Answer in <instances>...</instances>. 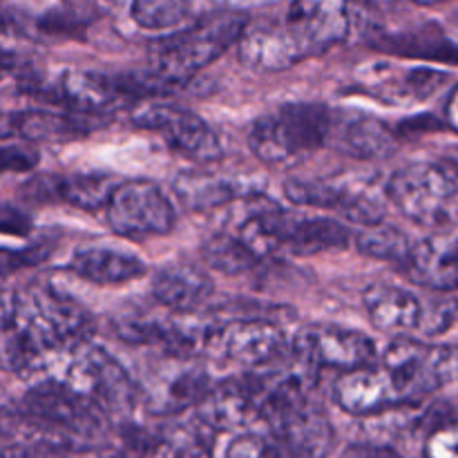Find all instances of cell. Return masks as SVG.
<instances>
[{
  "label": "cell",
  "instance_id": "7a4b0ae2",
  "mask_svg": "<svg viewBox=\"0 0 458 458\" xmlns=\"http://www.w3.org/2000/svg\"><path fill=\"white\" fill-rule=\"evenodd\" d=\"M249 27L242 12H217L201 18L195 25L157 40L150 47V67L170 88L188 83L199 70L217 61L231 45L240 43Z\"/></svg>",
  "mask_w": 458,
  "mask_h": 458
},
{
  "label": "cell",
  "instance_id": "5bb4252c",
  "mask_svg": "<svg viewBox=\"0 0 458 458\" xmlns=\"http://www.w3.org/2000/svg\"><path fill=\"white\" fill-rule=\"evenodd\" d=\"M116 183L106 173H74V174H43L27 183V197L38 201H63L74 208L106 210Z\"/></svg>",
  "mask_w": 458,
  "mask_h": 458
},
{
  "label": "cell",
  "instance_id": "9a60e30c",
  "mask_svg": "<svg viewBox=\"0 0 458 458\" xmlns=\"http://www.w3.org/2000/svg\"><path fill=\"white\" fill-rule=\"evenodd\" d=\"M362 304H365L371 325L383 334L396 335V338L419 334L420 318H423V300L411 291L396 284L376 282V284L367 286Z\"/></svg>",
  "mask_w": 458,
  "mask_h": 458
},
{
  "label": "cell",
  "instance_id": "74e56055",
  "mask_svg": "<svg viewBox=\"0 0 458 458\" xmlns=\"http://www.w3.org/2000/svg\"><path fill=\"white\" fill-rule=\"evenodd\" d=\"M447 123L458 132V89L452 94L450 103H447Z\"/></svg>",
  "mask_w": 458,
  "mask_h": 458
},
{
  "label": "cell",
  "instance_id": "ac0fdd59",
  "mask_svg": "<svg viewBox=\"0 0 458 458\" xmlns=\"http://www.w3.org/2000/svg\"><path fill=\"white\" fill-rule=\"evenodd\" d=\"M240 61L255 72H282L307 61L284 22L246 27L240 38Z\"/></svg>",
  "mask_w": 458,
  "mask_h": 458
},
{
  "label": "cell",
  "instance_id": "277c9868",
  "mask_svg": "<svg viewBox=\"0 0 458 458\" xmlns=\"http://www.w3.org/2000/svg\"><path fill=\"white\" fill-rule=\"evenodd\" d=\"M334 110L322 103H286L259 116L249 132V148L264 164H284L329 143Z\"/></svg>",
  "mask_w": 458,
  "mask_h": 458
},
{
  "label": "cell",
  "instance_id": "d6986e66",
  "mask_svg": "<svg viewBox=\"0 0 458 458\" xmlns=\"http://www.w3.org/2000/svg\"><path fill=\"white\" fill-rule=\"evenodd\" d=\"M407 277L432 291L458 289V235H432L416 242L405 267Z\"/></svg>",
  "mask_w": 458,
  "mask_h": 458
},
{
  "label": "cell",
  "instance_id": "8fae6325",
  "mask_svg": "<svg viewBox=\"0 0 458 458\" xmlns=\"http://www.w3.org/2000/svg\"><path fill=\"white\" fill-rule=\"evenodd\" d=\"M293 353L313 369H335L340 374L374 365L376 344L365 334L344 327L316 325L300 331L291 343Z\"/></svg>",
  "mask_w": 458,
  "mask_h": 458
},
{
  "label": "cell",
  "instance_id": "52a82bcc",
  "mask_svg": "<svg viewBox=\"0 0 458 458\" xmlns=\"http://www.w3.org/2000/svg\"><path fill=\"white\" fill-rule=\"evenodd\" d=\"M56 380L83 394L106 414L130 411L137 403H141L137 380L121 367L116 358L94 344H83L70 353L65 376Z\"/></svg>",
  "mask_w": 458,
  "mask_h": 458
},
{
  "label": "cell",
  "instance_id": "836d02e7",
  "mask_svg": "<svg viewBox=\"0 0 458 458\" xmlns=\"http://www.w3.org/2000/svg\"><path fill=\"white\" fill-rule=\"evenodd\" d=\"M344 458H403L392 447L383 445H356L347 452Z\"/></svg>",
  "mask_w": 458,
  "mask_h": 458
},
{
  "label": "cell",
  "instance_id": "7402d4cb",
  "mask_svg": "<svg viewBox=\"0 0 458 458\" xmlns=\"http://www.w3.org/2000/svg\"><path fill=\"white\" fill-rule=\"evenodd\" d=\"M92 132V125L79 112L25 110L18 112V139L34 143H67Z\"/></svg>",
  "mask_w": 458,
  "mask_h": 458
},
{
  "label": "cell",
  "instance_id": "4316f807",
  "mask_svg": "<svg viewBox=\"0 0 458 458\" xmlns=\"http://www.w3.org/2000/svg\"><path fill=\"white\" fill-rule=\"evenodd\" d=\"M191 0H132V18L152 31L173 30L191 16Z\"/></svg>",
  "mask_w": 458,
  "mask_h": 458
},
{
  "label": "cell",
  "instance_id": "ffe728a7",
  "mask_svg": "<svg viewBox=\"0 0 458 458\" xmlns=\"http://www.w3.org/2000/svg\"><path fill=\"white\" fill-rule=\"evenodd\" d=\"M213 291L210 276L195 264H170L152 280V298L173 313H192Z\"/></svg>",
  "mask_w": 458,
  "mask_h": 458
},
{
  "label": "cell",
  "instance_id": "e0dca14e",
  "mask_svg": "<svg viewBox=\"0 0 458 458\" xmlns=\"http://www.w3.org/2000/svg\"><path fill=\"white\" fill-rule=\"evenodd\" d=\"M195 410L197 416L215 432L246 428L259 420V403L249 376L213 385Z\"/></svg>",
  "mask_w": 458,
  "mask_h": 458
},
{
  "label": "cell",
  "instance_id": "1f68e13d",
  "mask_svg": "<svg viewBox=\"0 0 458 458\" xmlns=\"http://www.w3.org/2000/svg\"><path fill=\"white\" fill-rule=\"evenodd\" d=\"M43 258L45 253H40L38 249H4V246H0V277L31 267V264L40 262Z\"/></svg>",
  "mask_w": 458,
  "mask_h": 458
},
{
  "label": "cell",
  "instance_id": "cb8c5ba5",
  "mask_svg": "<svg viewBox=\"0 0 458 458\" xmlns=\"http://www.w3.org/2000/svg\"><path fill=\"white\" fill-rule=\"evenodd\" d=\"M206 267L224 276H242L259 264L258 253L237 233H215L201 246Z\"/></svg>",
  "mask_w": 458,
  "mask_h": 458
},
{
  "label": "cell",
  "instance_id": "9c48e42d",
  "mask_svg": "<svg viewBox=\"0 0 458 458\" xmlns=\"http://www.w3.org/2000/svg\"><path fill=\"white\" fill-rule=\"evenodd\" d=\"M132 121L139 128L161 134L173 150L188 159L210 164L222 159L224 148L215 130L195 112L170 103H141L134 107Z\"/></svg>",
  "mask_w": 458,
  "mask_h": 458
},
{
  "label": "cell",
  "instance_id": "8992f818",
  "mask_svg": "<svg viewBox=\"0 0 458 458\" xmlns=\"http://www.w3.org/2000/svg\"><path fill=\"white\" fill-rule=\"evenodd\" d=\"M262 420L277 458H327L334 450V425L311 396L273 403Z\"/></svg>",
  "mask_w": 458,
  "mask_h": 458
},
{
  "label": "cell",
  "instance_id": "6da1fadb",
  "mask_svg": "<svg viewBox=\"0 0 458 458\" xmlns=\"http://www.w3.org/2000/svg\"><path fill=\"white\" fill-rule=\"evenodd\" d=\"M0 313L30 347L36 369L89 344L94 320L88 309L49 284H27L0 293Z\"/></svg>",
  "mask_w": 458,
  "mask_h": 458
},
{
  "label": "cell",
  "instance_id": "5b68a950",
  "mask_svg": "<svg viewBox=\"0 0 458 458\" xmlns=\"http://www.w3.org/2000/svg\"><path fill=\"white\" fill-rule=\"evenodd\" d=\"M137 380L141 403L159 416H174L204 401L213 383L197 356L159 352L143 367Z\"/></svg>",
  "mask_w": 458,
  "mask_h": 458
},
{
  "label": "cell",
  "instance_id": "d4e9b609",
  "mask_svg": "<svg viewBox=\"0 0 458 458\" xmlns=\"http://www.w3.org/2000/svg\"><path fill=\"white\" fill-rule=\"evenodd\" d=\"M356 249L365 258L380 259V262H394L398 267H405L410 259L414 242L392 224H374V226L362 228L356 235Z\"/></svg>",
  "mask_w": 458,
  "mask_h": 458
},
{
  "label": "cell",
  "instance_id": "d6a6232c",
  "mask_svg": "<svg viewBox=\"0 0 458 458\" xmlns=\"http://www.w3.org/2000/svg\"><path fill=\"white\" fill-rule=\"evenodd\" d=\"M31 231V219L16 206L0 204V233L9 235H27Z\"/></svg>",
  "mask_w": 458,
  "mask_h": 458
},
{
  "label": "cell",
  "instance_id": "7c38bea8",
  "mask_svg": "<svg viewBox=\"0 0 458 458\" xmlns=\"http://www.w3.org/2000/svg\"><path fill=\"white\" fill-rule=\"evenodd\" d=\"M353 0H293L284 25L304 58L320 56L352 31Z\"/></svg>",
  "mask_w": 458,
  "mask_h": 458
},
{
  "label": "cell",
  "instance_id": "8d00e7d4",
  "mask_svg": "<svg viewBox=\"0 0 458 458\" xmlns=\"http://www.w3.org/2000/svg\"><path fill=\"white\" fill-rule=\"evenodd\" d=\"M13 67H16V56L9 52H4V49H0V81H3L4 76L12 74Z\"/></svg>",
  "mask_w": 458,
  "mask_h": 458
},
{
  "label": "cell",
  "instance_id": "4dcf8cb0",
  "mask_svg": "<svg viewBox=\"0 0 458 458\" xmlns=\"http://www.w3.org/2000/svg\"><path fill=\"white\" fill-rule=\"evenodd\" d=\"M38 164V155L25 146H0V174L30 173Z\"/></svg>",
  "mask_w": 458,
  "mask_h": 458
},
{
  "label": "cell",
  "instance_id": "484cf974",
  "mask_svg": "<svg viewBox=\"0 0 458 458\" xmlns=\"http://www.w3.org/2000/svg\"><path fill=\"white\" fill-rule=\"evenodd\" d=\"M353 188L335 186L331 182H318V179H289L284 183L286 199L304 208H320L343 213L352 197Z\"/></svg>",
  "mask_w": 458,
  "mask_h": 458
},
{
  "label": "cell",
  "instance_id": "60d3db41",
  "mask_svg": "<svg viewBox=\"0 0 458 458\" xmlns=\"http://www.w3.org/2000/svg\"><path fill=\"white\" fill-rule=\"evenodd\" d=\"M362 3H371V4H380V3H385V0H362Z\"/></svg>",
  "mask_w": 458,
  "mask_h": 458
},
{
  "label": "cell",
  "instance_id": "f1b7e54d",
  "mask_svg": "<svg viewBox=\"0 0 458 458\" xmlns=\"http://www.w3.org/2000/svg\"><path fill=\"white\" fill-rule=\"evenodd\" d=\"M425 458H458V423H441L425 441Z\"/></svg>",
  "mask_w": 458,
  "mask_h": 458
},
{
  "label": "cell",
  "instance_id": "ab89813d",
  "mask_svg": "<svg viewBox=\"0 0 458 458\" xmlns=\"http://www.w3.org/2000/svg\"><path fill=\"white\" fill-rule=\"evenodd\" d=\"M416 4H423V7H434V4L447 3V0H414Z\"/></svg>",
  "mask_w": 458,
  "mask_h": 458
},
{
  "label": "cell",
  "instance_id": "d590c367",
  "mask_svg": "<svg viewBox=\"0 0 458 458\" xmlns=\"http://www.w3.org/2000/svg\"><path fill=\"white\" fill-rule=\"evenodd\" d=\"M18 139V112L0 110V141Z\"/></svg>",
  "mask_w": 458,
  "mask_h": 458
},
{
  "label": "cell",
  "instance_id": "603a6c76",
  "mask_svg": "<svg viewBox=\"0 0 458 458\" xmlns=\"http://www.w3.org/2000/svg\"><path fill=\"white\" fill-rule=\"evenodd\" d=\"M173 192L182 208L191 213H206V210L222 208L237 197V186L231 179L206 170H183L174 177Z\"/></svg>",
  "mask_w": 458,
  "mask_h": 458
},
{
  "label": "cell",
  "instance_id": "2e32d148",
  "mask_svg": "<svg viewBox=\"0 0 458 458\" xmlns=\"http://www.w3.org/2000/svg\"><path fill=\"white\" fill-rule=\"evenodd\" d=\"M329 143L353 159H383L396 150V134L376 116L362 112H334Z\"/></svg>",
  "mask_w": 458,
  "mask_h": 458
},
{
  "label": "cell",
  "instance_id": "44dd1931",
  "mask_svg": "<svg viewBox=\"0 0 458 458\" xmlns=\"http://www.w3.org/2000/svg\"><path fill=\"white\" fill-rule=\"evenodd\" d=\"M67 268L92 284H125L146 273V262L110 246H89L76 250Z\"/></svg>",
  "mask_w": 458,
  "mask_h": 458
},
{
  "label": "cell",
  "instance_id": "3957f363",
  "mask_svg": "<svg viewBox=\"0 0 458 458\" xmlns=\"http://www.w3.org/2000/svg\"><path fill=\"white\" fill-rule=\"evenodd\" d=\"M387 197L419 226H450L458 219V159L403 165L389 177Z\"/></svg>",
  "mask_w": 458,
  "mask_h": 458
},
{
  "label": "cell",
  "instance_id": "f546056e",
  "mask_svg": "<svg viewBox=\"0 0 458 458\" xmlns=\"http://www.w3.org/2000/svg\"><path fill=\"white\" fill-rule=\"evenodd\" d=\"M226 458H277L268 438L258 434H240L233 438L226 450Z\"/></svg>",
  "mask_w": 458,
  "mask_h": 458
},
{
  "label": "cell",
  "instance_id": "4fadbf2b",
  "mask_svg": "<svg viewBox=\"0 0 458 458\" xmlns=\"http://www.w3.org/2000/svg\"><path fill=\"white\" fill-rule=\"evenodd\" d=\"M334 398L340 410L352 416H376L410 407L396 376L380 362L340 374L334 385Z\"/></svg>",
  "mask_w": 458,
  "mask_h": 458
},
{
  "label": "cell",
  "instance_id": "ba28073f",
  "mask_svg": "<svg viewBox=\"0 0 458 458\" xmlns=\"http://www.w3.org/2000/svg\"><path fill=\"white\" fill-rule=\"evenodd\" d=\"M112 231L128 240L168 235L174 226V208L155 182L128 179L116 183L106 206Z\"/></svg>",
  "mask_w": 458,
  "mask_h": 458
},
{
  "label": "cell",
  "instance_id": "f35d334b",
  "mask_svg": "<svg viewBox=\"0 0 458 458\" xmlns=\"http://www.w3.org/2000/svg\"><path fill=\"white\" fill-rule=\"evenodd\" d=\"M447 38H450L452 47H454V52H456V56H458V21L452 22L450 31H447Z\"/></svg>",
  "mask_w": 458,
  "mask_h": 458
},
{
  "label": "cell",
  "instance_id": "83f0119b",
  "mask_svg": "<svg viewBox=\"0 0 458 458\" xmlns=\"http://www.w3.org/2000/svg\"><path fill=\"white\" fill-rule=\"evenodd\" d=\"M458 318L456 298H432L423 300V318H420V335L445 334Z\"/></svg>",
  "mask_w": 458,
  "mask_h": 458
},
{
  "label": "cell",
  "instance_id": "30bf717a",
  "mask_svg": "<svg viewBox=\"0 0 458 458\" xmlns=\"http://www.w3.org/2000/svg\"><path fill=\"white\" fill-rule=\"evenodd\" d=\"M206 352L255 371L289 356L291 344L276 322L231 320L213 327Z\"/></svg>",
  "mask_w": 458,
  "mask_h": 458
},
{
  "label": "cell",
  "instance_id": "e575fe53",
  "mask_svg": "<svg viewBox=\"0 0 458 458\" xmlns=\"http://www.w3.org/2000/svg\"><path fill=\"white\" fill-rule=\"evenodd\" d=\"M155 447H157L155 441L141 437V438H134L132 445H128V450H125V452H119V454L107 456V458H148V454H150Z\"/></svg>",
  "mask_w": 458,
  "mask_h": 458
}]
</instances>
